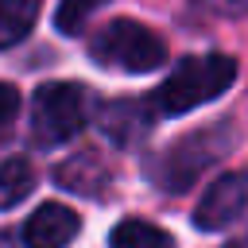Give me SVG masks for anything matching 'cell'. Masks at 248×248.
Wrapping results in <instances>:
<instances>
[{
    "label": "cell",
    "instance_id": "cell-11",
    "mask_svg": "<svg viewBox=\"0 0 248 248\" xmlns=\"http://www.w3.org/2000/svg\"><path fill=\"white\" fill-rule=\"evenodd\" d=\"M35 186V170L27 159L12 155V159H0V209H12L19 205Z\"/></svg>",
    "mask_w": 248,
    "mask_h": 248
},
{
    "label": "cell",
    "instance_id": "cell-6",
    "mask_svg": "<svg viewBox=\"0 0 248 248\" xmlns=\"http://www.w3.org/2000/svg\"><path fill=\"white\" fill-rule=\"evenodd\" d=\"M78 229H81V217H78L70 205H62V202H43V205L27 217V225H23V244H27V248H66V244L78 236Z\"/></svg>",
    "mask_w": 248,
    "mask_h": 248
},
{
    "label": "cell",
    "instance_id": "cell-8",
    "mask_svg": "<svg viewBox=\"0 0 248 248\" xmlns=\"http://www.w3.org/2000/svg\"><path fill=\"white\" fill-rule=\"evenodd\" d=\"M54 178H58L66 190L85 194V198L105 194V186H108V170H105V167H101L93 155H74L70 163H62V167L54 170Z\"/></svg>",
    "mask_w": 248,
    "mask_h": 248
},
{
    "label": "cell",
    "instance_id": "cell-10",
    "mask_svg": "<svg viewBox=\"0 0 248 248\" xmlns=\"http://www.w3.org/2000/svg\"><path fill=\"white\" fill-rule=\"evenodd\" d=\"M108 244H112V248H174V240H170L167 229H159V225H151V221H140V217L120 221V225L112 229Z\"/></svg>",
    "mask_w": 248,
    "mask_h": 248
},
{
    "label": "cell",
    "instance_id": "cell-3",
    "mask_svg": "<svg viewBox=\"0 0 248 248\" xmlns=\"http://www.w3.org/2000/svg\"><path fill=\"white\" fill-rule=\"evenodd\" d=\"M89 58L105 70L151 74L167 62V43H163V35H155L151 27H143L136 19H112L93 35Z\"/></svg>",
    "mask_w": 248,
    "mask_h": 248
},
{
    "label": "cell",
    "instance_id": "cell-7",
    "mask_svg": "<svg viewBox=\"0 0 248 248\" xmlns=\"http://www.w3.org/2000/svg\"><path fill=\"white\" fill-rule=\"evenodd\" d=\"M97 128L116 147H132L151 128V105L147 101H105L97 108Z\"/></svg>",
    "mask_w": 248,
    "mask_h": 248
},
{
    "label": "cell",
    "instance_id": "cell-5",
    "mask_svg": "<svg viewBox=\"0 0 248 248\" xmlns=\"http://www.w3.org/2000/svg\"><path fill=\"white\" fill-rule=\"evenodd\" d=\"M244 209H248V174L229 170V174H217V182H209L205 194L198 198L194 225L202 232H217V229H229L232 221H240Z\"/></svg>",
    "mask_w": 248,
    "mask_h": 248
},
{
    "label": "cell",
    "instance_id": "cell-14",
    "mask_svg": "<svg viewBox=\"0 0 248 248\" xmlns=\"http://www.w3.org/2000/svg\"><path fill=\"white\" fill-rule=\"evenodd\" d=\"M194 4L209 16H244L248 12V0H194Z\"/></svg>",
    "mask_w": 248,
    "mask_h": 248
},
{
    "label": "cell",
    "instance_id": "cell-15",
    "mask_svg": "<svg viewBox=\"0 0 248 248\" xmlns=\"http://www.w3.org/2000/svg\"><path fill=\"white\" fill-rule=\"evenodd\" d=\"M229 248H244V240H232V244H229Z\"/></svg>",
    "mask_w": 248,
    "mask_h": 248
},
{
    "label": "cell",
    "instance_id": "cell-13",
    "mask_svg": "<svg viewBox=\"0 0 248 248\" xmlns=\"http://www.w3.org/2000/svg\"><path fill=\"white\" fill-rule=\"evenodd\" d=\"M16 116H19V89L8 85V81H0V140L12 136Z\"/></svg>",
    "mask_w": 248,
    "mask_h": 248
},
{
    "label": "cell",
    "instance_id": "cell-2",
    "mask_svg": "<svg viewBox=\"0 0 248 248\" xmlns=\"http://www.w3.org/2000/svg\"><path fill=\"white\" fill-rule=\"evenodd\" d=\"M232 143H236L232 124H217V128L190 132L186 140L170 143V147L159 155V163L147 167V178L159 182L167 194H182V190H190V186L205 174V167H213Z\"/></svg>",
    "mask_w": 248,
    "mask_h": 248
},
{
    "label": "cell",
    "instance_id": "cell-12",
    "mask_svg": "<svg viewBox=\"0 0 248 248\" xmlns=\"http://www.w3.org/2000/svg\"><path fill=\"white\" fill-rule=\"evenodd\" d=\"M105 0H62L58 8H54V27L62 31V35H81L85 31V19L101 8Z\"/></svg>",
    "mask_w": 248,
    "mask_h": 248
},
{
    "label": "cell",
    "instance_id": "cell-9",
    "mask_svg": "<svg viewBox=\"0 0 248 248\" xmlns=\"http://www.w3.org/2000/svg\"><path fill=\"white\" fill-rule=\"evenodd\" d=\"M43 0H0V50L27 39Z\"/></svg>",
    "mask_w": 248,
    "mask_h": 248
},
{
    "label": "cell",
    "instance_id": "cell-1",
    "mask_svg": "<svg viewBox=\"0 0 248 248\" xmlns=\"http://www.w3.org/2000/svg\"><path fill=\"white\" fill-rule=\"evenodd\" d=\"M236 81V62L229 54H190L182 58L151 93V112L159 116H182L213 97H221Z\"/></svg>",
    "mask_w": 248,
    "mask_h": 248
},
{
    "label": "cell",
    "instance_id": "cell-4",
    "mask_svg": "<svg viewBox=\"0 0 248 248\" xmlns=\"http://www.w3.org/2000/svg\"><path fill=\"white\" fill-rule=\"evenodd\" d=\"M85 124V93L74 81H46L31 97V136L39 147L74 140Z\"/></svg>",
    "mask_w": 248,
    "mask_h": 248
}]
</instances>
